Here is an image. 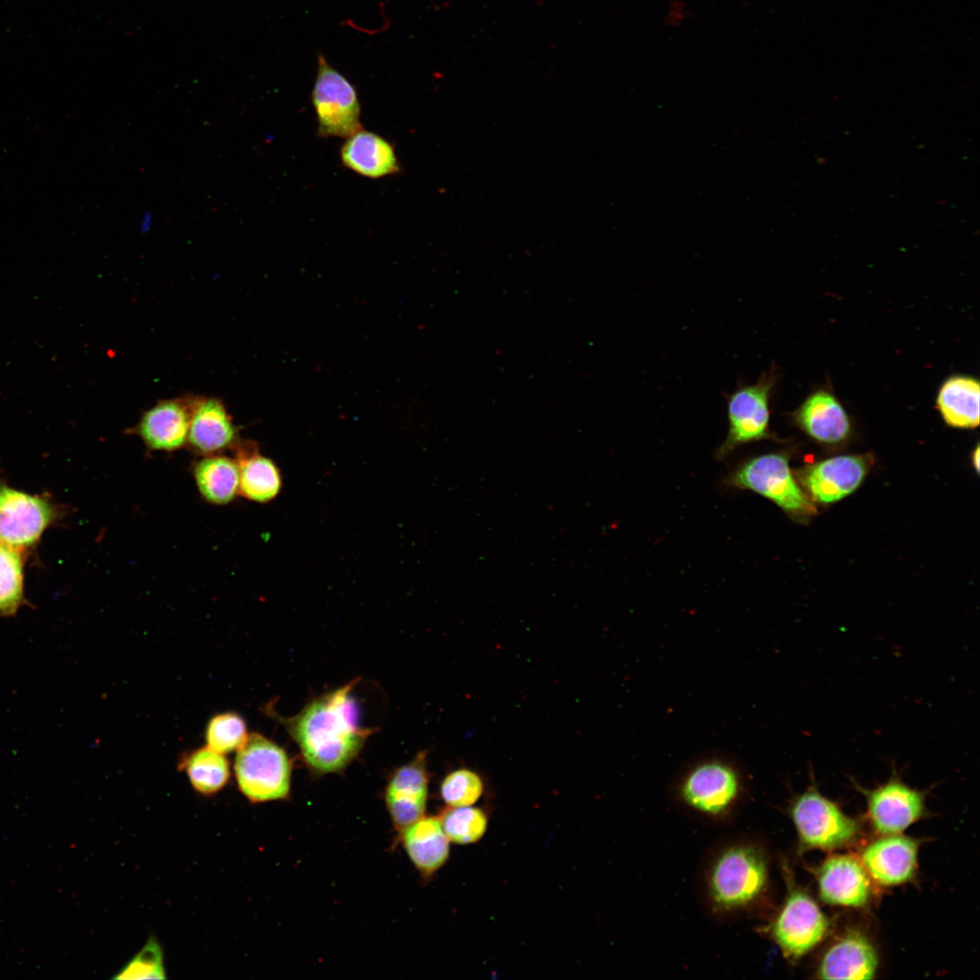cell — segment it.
I'll use <instances>...</instances> for the list:
<instances>
[{"label":"cell","mask_w":980,"mask_h":980,"mask_svg":"<svg viewBox=\"0 0 980 980\" xmlns=\"http://www.w3.org/2000/svg\"><path fill=\"white\" fill-rule=\"evenodd\" d=\"M697 889L701 908L713 921L767 919L775 907L771 857L765 842L751 833L715 842L702 858Z\"/></svg>","instance_id":"cell-1"},{"label":"cell","mask_w":980,"mask_h":980,"mask_svg":"<svg viewBox=\"0 0 980 980\" xmlns=\"http://www.w3.org/2000/svg\"><path fill=\"white\" fill-rule=\"evenodd\" d=\"M354 679L309 702L298 714L278 719L298 745L301 757L316 774L343 770L358 755L373 732L359 723L352 690Z\"/></svg>","instance_id":"cell-2"},{"label":"cell","mask_w":980,"mask_h":980,"mask_svg":"<svg viewBox=\"0 0 980 980\" xmlns=\"http://www.w3.org/2000/svg\"><path fill=\"white\" fill-rule=\"evenodd\" d=\"M742 772L731 762L709 759L697 762L677 779L671 791L675 806L705 824L732 823L747 798Z\"/></svg>","instance_id":"cell-3"},{"label":"cell","mask_w":980,"mask_h":980,"mask_svg":"<svg viewBox=\"0 0 980 980\" xmlns=\"http://www.w3.org/2000/svg\"><path fill=\"white\" fill-rule=\"evenodd\" d=\"M780 864L787 887L784 899L756 931L773 942L787 960L795 962L823 940L829 921L813 897L796 885L787 863Z\"/></svg>","instance_id":"cell-4"},{"label":"cell","mask_w":980,"mask_h":980,"mask_svg":"<svg viewBox=\"0 0 980 980\" xmlns=\"http://www.w3.org/2000/svg\"><path fill=\"white\" fill-rule=\"evenodd\" d=\"M292 762L272 740L253 732L237 750L234 774L240 791L252 803L289 798Z\"/></svg>","instance_id":"cell-5"},{"label":"cell","mask_w":980,"mask_h":980,"mask_svg":"<svg viewBox=\"0 0 980 980\" xmlns=\"http://www.w3.org/2000/svg\"><path fill=\"white\" fill-rule=\"evenodd\" d=\"M789 813L799 851L841 848L852 844L859 834L858 820L844 813L813 784L793 798Z\"/></svg>","instance_id":"cell-6"},{"label":"cell","mask_w":980,"mask_h":980,"mask_svg":"<svg viewBox=\"0 0 980 980\" xmlns=\"http://www.w3.org/2000/svg\"><path fill=\"white\" fill-rule=\"evenodd\" d=\"M311 103L320 138H347L362 128L361 106L355 85L321 53L317 55Z\"/></svg>","instance_id":"cell-7"},{"label":"cell","mask_w":980,"mask_h":980,"mask_svg":"<svg viewBox=\"0 0 980 980\" xmlns=\"http://www.w3.org/2000/svg\"><path fill=\"white\" fill-rule=\"evenodd\" d=\"M728 481L734 487L768 498L787 513L809 514L815 511V506L794 478L785 454L753 456L739 466Z\"/></svg>","instance_id":"cell-8"},{"label":"cell","mask_w":980,"mask_h":980,"mask_svg":"<svg viewBox=\"0 0 980 980\" xmlns=\"http://www.w3.org/2000/svg\"><path fill=\"white\" fill-rule=\"evenodd\" d=\"M778 376L772 368L763 372L751 385L740 384L727 395L729 430L724 442L717 450L719 458L737 447L770 438V398Z\"/></svg>","instance_id":"cell-9"},{"label":"cell","mask_w":980,"mask_h":980,"mask_svg":"<svg viewBox=\"0 0 980 980\" xmlns=\"http://www.w3.org/2000/svg\"><path fill=\"white\" fill-rule=\"evenodd\" d=\"M60 508L44 495L0 484V543L24 552L60 517Z\"/></svg>","instance_id":"cell-10"},{"label":"cell","mask_w":980,"mask_h":980,"mask_svg":"<svg viewBox=\"0 0 980 980\" xmlns=\"http://www.w3.org/2000/svg\"><path fill=\"white\" fill-rule=\"evenodd\" d=\"M854 784L866 799L873 829L881 836L903 832L925 813L926 792L911 788L895 772L872 789Z\"/></svg>","instance_id":"cell-11"},{"label":"cell","mask_w":980,"mask_h":980,"mask_svg":"<svg viewBox=\"0 0 980 980\" xmlns=\"http://www.w3.org/2000/svg\"><path fill=\"white\" fill-rule=\"evenodd\" d=\"M426 759V753L420 751L410 762L397 768L387 781L386 808L398 835L425 816L429 783Z\"/></svg>","instance_id":"cell-12"},{"label":"cell","mask_w":980,"mask_h":980,"mask_svg":"<svg viewBox=\"0 0 980 980\" xmlns=\"http://www.w3.org/2000/svg\"><path fill=\"white\" fill-rule=\"evenodd\" d=\"M193 397L158 401L131 428L151 451L173 452L187 445Z\"/></svg>","instance_id":"cell-13"},{"label":"cell","mask_w":980,"mask_h":980,"mask_svg":"<svg viewBox=\"0 0 980 980\" xmlns=\"http://www.w3.org/2000/svg\"><path fill=\"white\" fill-rule=\"evenodd\" d=\"M918 841L899 834L882 835L867 845L859 860L869 877L880 886L909 881L917 867Z\"/></svg>","instance_id":"cell-14"},{"label":"cell","mask_w":980,"mask_h":980,"mask_svg":"<svg viewBox=\"0 0 980 980\" xmlns=\"http://www.w3.org/2000/svg\"><path fill=\"white\" fill-rule=\"evenodd\" d=\"M818 893L830 905L861 908L871 897L870 877L859 859L849 855H833L825 859L817 872Z\"/></svg>","instance_id":"cell-15"},{"label":"cell","mask_w":980,"mask_h":980,"mask_svg":"<svg viewBox=\"0 0 980 980\" xmlns=\"http://www.w3.org/2000/svg\"><path fill=\"white\" fill-rule=\"evenodd\" d=\"M877 965V954L870 939L862 931L848 928L825 950L817 975L821 979H870Z\"/></svg>","instance_id":"cell-16"},{"label":"cell","mask_w":980,"mask_h":980,"mask_svg":"<svg viewBox=\"0 0 980 980\" xmlns=\"http://www.w3.org/2000/svg\"><path fill=\"white\" fill-rule=\"evenodd\" d=\"M239 441L238 427L220 399L193 397L187 445L196 454H220Z\"/></svg>","instance_id":"cell-17"},{"label":"cell","mask_w":980,"mask_h":980,"mask_svg":"<svg viewBox=\"0 0 980 980\" xmlns=\"http://www.w3.org/2000/svg\"><path fill=\"white\" fill-rule=\"evenodd\" d=\"M867 471L863 457L838 456L807 467L802 483L816 501L829 504L853 493L863 482Z\"/></svg>","instance_id":"cell-18"},{"label":"cell","mask_w":980,"mask_h":980,"mask_svg":"<svg viewBox=\"0 0 980 980\" xmlns=\"http://www.w3.org/2000/svg\"><path fill=\"white\" fill-rule=\"evenodd\" d=\"M790 416L799 428L822 444L841 443L851 433V422L846 409L828 390L811 393Z\"/></svg>","instance_id":"cell-19"},{"label":"cell","mask_w":980,"mask_h":980,"mask_svg":"<svg viewBox=\"0 0 980 980\" xmlns=\"http://www.w3.org/2000/svg\"><path fill=\"white\" fill-rule=\"evenodd\" d=\"M344 167L369 179L401 172L394 145L381 135L361 128L346 138L340 148Z\"/></svg>","instance_id":"cell-20"},{"label":"cell","mask_w":980,"mask_h":980,"mask_svg":"<svg viewBox=\"0 0 980 980\" xmlns=\"http://www.w3.org/2000/svg\"><path fill=\"white\" fill-rule=\"evenodd\" d=\"M410 861L424 878L431 877L449 858V840L438 816H424L399 834Z\"/></svg>","instance_id":"cell-21"},{"label":"cell","mask_w":980,"mask_h":980,"mask_svg":"<svg viewBox=\"0 0 980 980\" xmlns=\"http://www.w3.org/2000/svg\"><path fill=\"white\" fill-rule=\"evenodd\" d=\"M234 449L240 471L239 494L259 503L274 499L282 485L275 463L260 455L253 443L239 441Z\"/></svg>","instance_id":"cell-22"},{"label":"cell","mask_w":980,"mask_h":980,"mask_svg":"<svg viewBox=\"0 0 980 980\" xmlns=\"http://www.w3.org/2000/svg\"><path fill=\"white\" fill-rule=\"evenodd\" d=\"M980 385L977 378L965 375L948 377L936 396V407L952 427L975 428L979 425Z\"/></svg>","instance_id":"cell-23"},{"label":"cell","mask_w":980,"mask_h":980,"mask_svg":"<svg viewBox=\"0 0 980 980\" xmlns=\"http://www.w3.org/2000/svg\"><path fill=\"white\" fill-rule=\"evenodd\" d=\"M192 473L200 495L210 504L227 505L239 494L236 459L221 454L203 456L194 464Z\"/></svg>","instance_id":"cell-24"},{"label":"cell","mask_w":980,"mask_h":980,"mask_svg":"<svg viewBox=\"0 0 980 980\" xmlns=\"http://www.w3.org/2000/svg\"><path fill=\"white\" fill-rule=\"evenodd\" d=\"M179 769L186 772L192 788L203 796L219 792L230 777L227 758L208 746L183 753Z\"/></svg>","instance_id":"cell-25"},{"label":"cell","mask_w":980,"mask_h":980,"mask_svg":"<svg viewBox=\"0 0 980 980\" xmlns=\"http://www.w3.org/2000/svg\"><path fill=\"white\" fill-rule=\"evenodd\" d=\"M24 602L23 552L0 543V616L15 615Z\"/></svg>","instance_id":"cell-26"},{"label":"cell","mask_w":980,"mask_h":980,"mask_svg":"<svg viewBox=\"0 0 980 980\" xmlns=\"http://www.w3.org/2000/svg\"><path fill=\"white\" fill-rule=\"evenodd\" d=\"M438 817L446 836L455 844L475 843L484 837L487 829V816L479 808L447 807Z\"/></svg>","instance_id":"cell-27"},{"label":"cell","mask_w":980,"mask_h":980,"mask_svg":"<svg viewBox=\"0 0 980 980\" xmlns=\"http://www.w3.org/2000/svg\"><path fill=\"white\" fill-rule=\"evenodd\" d=\"M248 738L244 719L228 711L211 718L205 730L207 746L221 754L238 750Z\"/></svg>","instance_id":"cell-28"},{"label":"cell","mask_w":980,"mask_h":980,"mask_svg":"<svg viewBox=\"0 0 980 980\" xmlns=\"http://www.w3.org/2000/svg\"><path fill=\"white\" fill-rule=\"evenodd\" d=\"M483 789L482 779L475 772L458 769L444 778L439 792L447 807H466L476 803Z\"/></svg>","instance_id":"cell-29"},{"label":"cell","mask_w":980,"mask_h":980,"mask_svg":"<svg viewBox=\"0 0 980 980\" xmlns=\"http://www.w3.org/2000/svg\"><path fill=\"white\" fill-rule=\"evenodd\" d=\"M163 953L161 945L151 937L142 948L113 976L115 979H165Z\"/></svg>","instance_id":"cell-30"},{"label":"cell","mask_w":980,"mask_h":980,"mask_svg":"<svg viewBox=\"0 0 980 980\" xmlns=\"http://www.w3.org/2000/svg\"><path fill=\"white\" fill-rule=\"evenodd\" d=\"M693 13L687 0H669L663 14V23L670 29L685 25Z\"/></svg>","instance_id":"cell-31"},{"label":"cell","mask_w":980,"mask_h":980,"mask_svg":"<svg viewBox=\"0 0 980 980\" xmlns=\"http://www.w3.org/2000/svg\"><path fill=\"white\" fill-rule=\"evenodd\" d=\"M973 465L975 467L976 471H978L979 470V446H976V448L973 452Z\"/></svg>","instance_id":"cell-32"}]
</instances>
